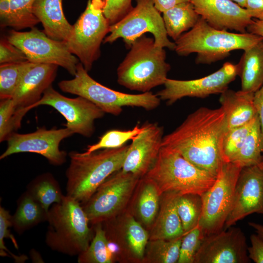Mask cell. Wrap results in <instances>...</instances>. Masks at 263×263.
Instances as JSON below:
<instances>
[{
  "mask_svg": "<svg viewBox=\"0 0 263 263\" xmlns=\"http://www.w3.org/2000/svg\"><path fill=\"white\" fill-rule=\"evenodd\" d=\"M242 168L223 162L212 186L202 195V213L198 225L205 236L223 229L232 208Z\"/></svg>",
  "mask_w": 263,
  "mask_h": 263,
  "instance_id": "cell-11",
  "label": "cell"
},
{
  "mask_svg": "<svg viewBox=\"0 0 263 263\" xmlns=\"http://www.w3.org/2000/svg\"><path fill=\"white\" fill-rule=\"evenodd\" d=\"M74 133L68 128L40 127L36 131L26 134L13 132L7 140V147L1 154L3 159L13 154L32 152L44 157L50 164L60 166L66 161L67 152L59 149L60 142Z\"/></svg>",
  "mask_w": 263,
  "mask_h": 263,
  "instance_id": "cell-16",
  "label": "cell"
},
{
  "mask_svg": "<svg viewBox=\"0 0 263 263\" xmlns=\"http://www.w3.org/2000/svg\"><path fill=\"white\" fill-rule=\"evenodd\" d=\"M6 38L24 53L29 61L55 64L75 75L79 60L65 42L53 39L35 27L26 32L11 30Z\"/></svg>",
  "mask_w": 263,
  "mask_h": 263,
  "instance_id": "cell-12",
  "label": "cell"
},
{
  "mask_svg": "<svg viewBox=\"0 0 263 263\" xmlns=\"http://www.w3.org/2000/svg\"><path fill=\"white\" fill-rule=\"evenodd\" d=\"M155 7L160 13H163L176 5L189 0H152Z\"/></svg>",
  "mask_w": 263,
  "mask_h": 263,
  "instance_id": "cell-47",
  "label": "cell"
},
{
  "mask_svg": "<svg viewBox=\"0 0 263 263\" xmlns=\"http://www.w3.org/2000/svg\"><path fill=\"white\" fill-rule=\"evenodd\" d=\"M144 176L156 184L161 194L176 191L201 195L212 186L217 177L197 168L176 151L163 147Z\"/></svg>",
  "mask_w": 263,
  "mask_h": 263,
  "instance_id": "cell-7",
  "label": "cell"
},
{
  "mask_svg": "<svg viewBox=\"0 0 263 263\" xmlns=\"http://www.w3.org/2000/svg\"><path fill=\"white\" fill-rule=\"evenodd\" d=\"M132 0H103V13L110 25L118 22L132 8Z\"/></svg>",
  "mask_w": 263,
  "mask_h": 263,
  "instance_id": "cell-40",
  "label": "cell"
},
{
  "mask_svg": "<svg viewBox=\"0 0 263 263\" xmlns=\"http://www.w3.org/2000/svg\"><path fill=\"white\" fill-rule=\"evenodd\" d=\"M255 213L263 215V160L256 165L242 168L225 229Z\"/></svg>",
  "mask_w": 263,
  "mask_h": 263,
  "instance_id": "cell-18",
  "label": "cell"
},
{
  "mask_svg": "<svg viewBox=\"0 0 263 263\" xmlns=\"http://www.w3.org/2000/svg\"><path fill=\"white\" fill-rule=\"evenodd\" d=\"M245 234L239 227H229L205 236L193 263H248Z\"/></svg>",
  "mask_w": 263,
  "mask_h": 263,
  "instance_id": "cell-17",
  "label": "cell"
},
{
  "mask_svg": "<svg viewBox=\"0 0 263 263\" xmlns=\"http://www.w3.org/2000/svg\"><path fill=\"white\" fill-rule=\"evenodd\" d=\"M263 39L248 32L234 33L216 29L200 17L192 28L175 41L174 51L184 56L196 53V64H211L228 57L232 51L244 50Z\"/></svg>",
  "mask_w": 263,
  "mask_h": 263,
  "instance_id": "cell-4",
  "label": "cell"
},
{
  "mask_svg": "<svg viewBox=\"0 0 263 263\" xmlns=\"http://www.w3.org/2000/svg\"><path fill=\"white\" fill-rule=\"evenodd\" d=\"M205 237L199 225L185 234L182 237L177 263H193Z\"/></svg>",
  "mask_w": 263,
  "mask_h": 263,
  "instance_id": "cell-38",
  "label": "cell"
},
{
  "mask_svg": "<svg viewBox=\"0 0 263 263\" xmlns=\"http://www.w3.org/2000/svg\"><path fill=\"white\" fill-rule=\"evenodd\" d=\"M30 257L33 263H44V261L40 253L35 249H32L30 251Z\"/></svg>",
  "mask_w": 263,
  "mask_h": 263,
  "instance_id": "cell-50",
  "label": "cell"
},
{
  "mask_svg": "<svg viewBox=\"0 0 263 263\" xmlns=\"http://www.w3.org/2000/svg\"><path fill=\"white\" fill-rule=\"evenodd\" d=\"M258 119L257 115L243 125L226 130L223 136L221 146L223 162L232 161Z\"/></svg>",
  "mask_w": 263,
  "mask_h": 263,
  "instance_id": "cell-34",
  "label": "cell"
},
{
  "mask_svg": "<svg viewBox=\"0 0 263 263\" xmlns=\"http://www.w3.org/2000/svg\"><path fill=\"white\" fill-rule=\"evenodd\" d=\"M94 226V236L86 250L78 256V263H113L115 260L102 223Z\"/></svg>",
  "mask_w": 263,
  "mask_h": 263,
  "instance_id": "cell-30",
  "label": "cell"
},
{
  "mask_svg": "<svg viewBox=\"0 0 263 263\" xmlns=\"http://www.w3.org/2000/svg\"><path fill=\"white\" fill-rule=\"evenodd\" d=\"M226 130L221 107H201L164 136L162 147L176 151L197 168L217 176L223 162L221 146Z\"/></svg>",
  "mask_w": 263,
  "mask_h": 263,
  "instance_id": "cell-1",
  "label": "cell"
},
{
  "mask_svg": "<svg viewBox=\"0 0 263 263\" xmlns=\"http://www.w3.org/2000/svg\"><path fill=\"white\" fill-rule=\"evenodd\" d=\"M164 49L145 35L138 38L117 68L118 84L141 93L164 85L171 69Z\"/></svg>",
  "mask_w": 263,
  "mask_h": 263,
  "instance_id": "cell-5",
  "label": "cell"
},
{
  "mask_svg": "<svg viewBox=\"0 0 263 263\" xmlns=\"http://www.w3.org/2000/svg\"><path fill=\"white\" fill-rule=\"evenodd\" d=\"M244 8L252 19L263 20V0H245Z\"/></svg>",
  "mask_w": 263,
  "mask_h": 263,
  "instance_id": "cell-44",
  "label": "cell"
},
{
  "mask_svg": "<svg viewBox=\"0 0 263 263\" xmlns=\"http://www.w3.org/2000/svg\"><path fill=\"white\" fill-rule=\"evenodd\" d=\"M47 218L48 211L25 191L17 201L16 211L11 217L12 227L20 235Z\"/></svg>",
  "mask_w": 263,
  "mask_h": 263,
  "instance_id": "cell-27",
  "label": "cell"
},
{
  "mask_svg": "<svg viewBox=\"0 0 263 263\" xmlns=\"http://www.w3.org/2000/svg\"><path fill=\"white\" fill-rule=\"evenodd\" d=\"M142 130L143 126L137 124L129 130H112L107 131L100 137L97 143L89 145L84 152L89 154L103 149L121 147L129 140H132Z\"/></svg>",
  "mask_w": 263,
  "mask_h": 263,
  "instance_id": "cell-36",
  "label": "cell"
},
{
  "mask_svg": "<svg viewBox=\"0 0 263 263\" xmlns=\"http://www.w3.org/2000/svg\"><path fill=\"white\" fill-rule=\"evenodd\" d=\"M102 225L115 262L142 263L149 232L128 209Z\"/></svg>",
  "mask_w": 263,
  "mask_h": 263,
  "instance_id": "cell-13",
  "label": "cell"
},
{
  "mask_svg": "<svg viewBox=\"0 0 263 263\" xmlns=\"http://www.w3.org/2000/svg\"><path fill=\"white\" fill-rule=\"evenodd\" d=\"M136 5L116 23L110 25L109 35L103 43H112L122 38L128 48L145 33L152 34L157 46L175 49V42L168 38L160 12L155 7L152 0H136Z\"/></svg>",
  "mask_w": 263,
  "mask_h": 263,
  "instance_id": "cell-9",
  "label": "cell"
},
{
  "mask_svg": "<svg viewBox=\"0 0 263 263\" xmlns=\"http://www.w3.org/2000/svg\"><path fill=\"white\" fill-rule=\"evenodd\" d=\"M58 66L33 63L25 72L12 98L15 116L22 120L55 79Z\"/></svg>",
  "mask_w": 263,
  "mask_h": 263,
  "instance_id": "cell-20",
  "label": "cell"
},
{
  "mask_svg": "<svg viewBox=\"0 0 263 263\" xmlns=\"http://www.w3.org/2000/svg\"><path fill=\"white\" fill-rule=\"evenodd\" d=\"M11 0H0V24L3 28L10 26Z\"/></svg>",
  "mask_w": 263,
  "mask_h": 263,
  "instance_id": "cell-46",
  "label": "cell"
},
{
  "mask_svg": "<svg viewBox=\"0 0 263 263\" xmlns=\"http://www.w3.org/2000/svg\"><path fill=\"white\" fill-rule=\"evenodd\" d=\"M47 222L46 244L65 255L78 256L86 250L94 236V227L90 226L81 204L66 195L50 207Z\"/></svg>",
  "mask_w": 263,
  "mask_h": 263,
  "instance_id": "cell-3",
  "label": "cell"
},
{
  "mask_svg": "<svg viewBox=\"0 0 263 263\" xmlns=\"http://www.w3.org/2000/svg\"><path fill=\"white\" fill-rule=\"evenodd\" d=\"M20 127L14 116L12 98L0 100V141H7L9 136Z\"/></svg>",
  "mask_w": 263,
  "mask_h": 263,
  "instance_id": "cell-39",
  "label": "cell"
},
{
  "mask_svg": "<svg viewBox=\"0 0 263 263\" xmlns=\"http://www.w3.org/2000/svg\"><path fill=\"white\" fill-rule=\"evenodd\" d=\"M28 61L24 53L7 38L0 41V64L19 63Z\"/></svg>",
  "mask_w": 263,
  "mask_h": 263,
  "instance_id": "cell-41",
  "label": "cell"
},
{
  "mask_svg": "<svg viewBox=\"0 0 263 263\" xmlns=\"http://www.w3.org/2000/svg\"><path fill=\"white\" fill-rule=\"evenodd\" d=\"M33 63L0 65V99L12 98L25 72Z\"/></svg>",
  "mask_w": 263,
  "mask_h": 263,
  "instance_id": "cell-35",
  "label": "cell"
},
{
  "mask_svg": "<svg viewBox=\"0 0 263 263\" xmlns=\"http://www.w3.org/2000/svg\"><path fill=\"white\" fill-rule=\"evenodd\" d=\"M251 246L248 247V255L250 260L256 263H263V240L257 234L250 237Z\"/></svg>",
  "mask_w": 263,
  "mask_h": 263,
  "instance_id": "cell-43",
  "label": "cell"
},
{
  "mask_svg": "<svg viewBox=\"0 0 263 263\" xmlns=\"http://www.w3.org/2000/svg\"><path fill=\"white\" fill-rule=\"evenodd\" d=\"M62 2V0H36L33 12L47 36L66 42L71 36L73 26L66 19Z\"/></svg>",
  "mask_w": 263,
  "mask_h": 263,
  "instance_id": "cell-24",
  "label": "cell"
},
{
  "mask_svg": "<svg viewBox=\"0 0 263 263\" xmlns=\"http://www.w3.org/2000/svg\"><path fill=\"white\" fill-rule=\"evenodd\" d=\"M103 0H88L66 42L69 51L89 72L100 56V46L109 33L110 24L104 15Z\"/></svg>",
  "mask_w": 263,
  "mask_h": 263,
  "instance_id": "cell-8",
  "label": "cell"
},
{
  "mask_svg": "<svg viewBox=\"0 0 263 263\" xmlns=\"http://www.w3.org/2000/svg\"><path fill=\"white\" fill-rule=\"evenodd\" d=\"M254 94L229 89L220 94L219 102L225 113L227 129L243 125L258 115L253 102Z\"/></svg>",
  "mask_w": 263,
  "mask_h": 263,
  "instance_id": "cell-25",
  "label": "cell"
},
{
  "mask_svg": "<svg viewBox=\"0 0 263 263\" xmlns=\"http://www.w3.org/2000/svg\"><path fill=\"white\" fill-rule=\"evenodd\" d=\"M129 145L103 149L89 154L72 151L66 171V195L86 203L110 176L120 170Z\"/></svg>",
  "mask_w": 263,
  "mask_h": 263,
  "instance_id": "cell-2",
  "label": "cell"
},
{
  "mask_svg": "<svg viewBox=\"0 0 263 263\" xmlns=\"http://www.w3.org/2000/svg\"><path fill=\"white\" fill-rule=\"evenodd\" d=\"M181 193L164 192L161 196L159 209L149 232V240H172L182 237L184 233L177 209Z\"/></svg>",
  "mask_w": 263,
  "mask_h": 263,
  "instance_id": "cell-23",
  "label": "cell"
},
{
  "mask_svg": "<svg viewBox=\"0 0 263 263\" xmlns=\"http://www.w3.org/2000/svg\"><path fill=\"white\" fill-rule=\"evenodd\" d=\"M239 4L241 7L244 8L245 0H232Z\"/></svg>",
  "mask_w": 263,
  "mask_h": 263,
  "instance_id": "cell-51",
  "label": "cell"
},
{
  "mask_svg": "<svg viewBox=\"0 0 263 263\" xmlns=\"http://www.w3.org/2000/svg\"><path fill=\"white\" fill-rule=\"evenodd\" d=\"M36 0H11V20L9 27L14 30L32 28L39 22L33 12Z\"/></svg>",
  "mask_w": 263,
  "mask_h": 263,
  "instance_id": "cell-37",
  "label": "cell"
},
{
  "mask_svg": "<svg viewBox=\"0 0 263 263\" xmlns=\"http://www.w3.org/2000/svg\"><path fill=\"white\" fill-rule=\"evenodd\" d=\"M237 65L241 90L255 93L263 84V39L244 50Z\"/></svg>",
  "mask_w": 263,
  "mask_h": 263,
  "instance_id": "cell-26",
  "label": "cell"
},
{
  "mask_svg": "<svg viewBox=\"0 0 263 263\" xmlns=\"http://www.w3.org/2000/svg\"><path fill=\"white\" fill-rule=\"evenodd\" d=\"M199 15L210 26L221 30L247 32L253 19L244 8L232 0H189Z\"/></svg>",
  "mask_w": 263,
  "mask_h": 263,
  "instance_id": "cell-21",
  "label": "cell"
},
{
  "mask_svg": "<svg viewBox=\"0 0 263 263\" xmlns=\"http://www.w3.org/2000/svg\"><path fill=\"white\" fill-rule=\"evenodd\" d=\"M162 13L168 36L175 41L192 28L200 18L190 1L178 4Z\"/></svg>",
  "mask_w": 263,
  "mask_h": 263,
  "instance_id": "cell-28",
  "label": "cell"
},
{
  "mask_svg": "<svg viewBox=\"0 0 263 263\" xmlns=\"http://www.w3.org/2000/svg\"><path fill=\"white\" fill-rule=\"evenodd\" d=\"M52 107L66 120L64 126L74 133L90 137L94 132V121L103 117L105 113L94 104L83 97H66L52 85L44 92L41 98L32 109L40 105Z\"/></svg>",
  "mask_w": 263,
  "mask_h": 263,
  "instance_id": "cell-15",
  "label": "cell"
},
{
  "mask_svg": "<svg viewBox=\"0 0 263 263\" xmlns=\"http://www.w3.org/2000/svg\"><path fill=\"white\" fill-rule=\"evenodd\" d=\"M161 195L156 184L144 176L140 179L127 208L148 231L157 215Z\"/></svg>",
  "mask_w": 263,
  "mask_h": 263,
  "instance_id": "cell-22",
  "label": "cell"
},
{
  "mask_svg": "<svg viewBox=\"0 0 263 263\" xmlns=\"http://www.w3.org/2000/svg\"><path fill=\"white\" fill-rule=\"evenodd\" d=\"M253 102L260 125L263 150V84L254 93Z\"/></svg>",
  "mask_w": 263,
  "mask_h": 263,
  "instance_id": "cell-45",
  "label": "cell"
},
{
  "mask_svg": "<svg viewBox=\"0 0 263 263\" xmlns=\"http://www.w3.org/2000/svg\"><path fill=\"white\" fill-rule=\"evenodd\" d=\"M263 160L262 134L258 118L231 162L242 168L258 164Z\"/></svg>",
  "mask_w": 263,
  "mask_h": 263,
  "instance_id": "cell-32",
  "label": "cell"
},
{
  "mask_svg": "<svg viewBox=\"0 0 263 263\" xmlns=\"http://www.w3.org/2000/svg\"><path fill=\"white\" fill-rule=\"evenodd\" d=\"M140 178L121 169L106 179L91 198L81 205L90 224L110 220L128 208Z\"/></svg>",
  "mask_w": 263,
  "mask_h": 263,
  "instance_id": "cell-10",
  "label": "cell"
},
{
  "mask_svg": "<svg viewBox=\"0 0 263 263\" xmlns=\"http://www.w3.org/2000/svg\"><path fill=\"white\" fill-rule=\"evenodd\" d=\"M237 75V64L226 62L217 71L202 78L185 80L168 78L164 88L156 94L169 105L185 97L205 98L222 93Z\"/></svg>",
  "mask_w": 263,
  "mask_h": 263,
  "instance_id": "cell-14",
  "label": "cell"
},
{
  "mask_svg": "<svg viewBox=\"0 0 263 263\" xmlns=\"http://www.w3.org/2000/svg\"><path fill=\"white\" fill-rule=\"evenodd\" d=\"M182 237L149 240L142 263H177Z\"/></svg>",
  "mask_w": 263,
  "mask_h": 263,
  "instance_id": "cell-31",
  "label": "cell"
},
{
  "mask_svg": "<svg viewBox=\"0 0 263 263\" xmlns=\"http://www.w3.org/2000/svg\"><path fill=\"white\" fill-rule=\"evenodd\" d=\"M26 191L48 212L53 204L60 202L64 196L58 182L50 172L37 176L28 184Z\"/></svg>",
  "mask_w": 263,
  "mask_h": 263,
  "instance_id": "cell-29",
  "label": "cell"
},
{
  "mask_svg": "<svg viewBox=\"0 0 263 263\" xmlns=\"http://www.w3.org/2000/svg\"><path fill=\"white\" fill-rule=\"evenodd\" d=\"M202 208L201 195L196 193L180 195L177 202V209L184 235L198 225Z\"/></svg>",
  "mask_w": 263,
  "mask_h": 263,
  "instance_id": "cell-33",
  "label": "cell"
},
{
  "mask_svg": "<svg viewBox=\"0 0 263 263\" xmlns=\"http://www.w3.org/2000/svg\"><path fill=\"white\" fill-rule=\"evenodd\" d=\"M132 140L121 170L139 178L144 177L156 161L162 147L164 128L157 123L146 122Z\"/></svg>",
  "mask_w": 263,
  "mask_h": 263,
  "instance_id": "cell-19",
  "label": "cell"
},
{
  "mask_svg": "<svg viewBox=\"0 0 263 263\" xmlns=\"http://www.w3.org/2000/svg\"><path fill=\"white\" fill-rule=\"evenodd\" d=\"M12 215L9 210L3 207H0V240L4 239H10L15 247L18 249V244L14 236L10 233V227L12 226L11 221Z\"/></svg>",
  "mask_w": 263,
  "mask_h": 263,
  "instance_id": "cell-42",
  "label": "cell"
},
{
  "mask_svg": "<svg viewBox=\"0 0 263 263\" xmlns=\"http://www.w3.org/2000/svg\"><path fill=\"white\" fill-rule=\"evenodd\" d=\"M246 31L263 38V20H253L247 27Z\"/></svg>",
  "mask_w": 263,
  "mask_h": 263,
  "instance_id": "cell-48",
  "label": "cell"
},
{
  "mask_svg": "<svg viewBox=\"0 0 263 263\" xmlns=\"http://www.w3.org/2000/svg\"><path fill=\"white\" fill-rule=\"evenodd\" d=\"M248 224L255 230L257 234L263 240V225L253 222H249Z\"/></svg>",
  "mask_w": 263,
  "mask_h": 263,
  "instance_id": "cell-49",
  "label": "cell"
},
{
  "mask_svg": "<svg viewBox=\"0 0 263 263\" xmlns=\"http://www.w3.org/2000/svg\"><path fill=\"white\" fill-rule=\"evenodd\" d=\"M79 62L74 77L58 83L63 92L76 95L90 101L105 113L114 116L121 114L124 107H140L147 111L157 108L161 99L152 92L130 94L112 90L97 82Z\"/></svg>",
  "mask_w": 263,
  "mask_h": 263,
  "instance_id": "cell-6",
  "label": "cell"
}]
</instances>
